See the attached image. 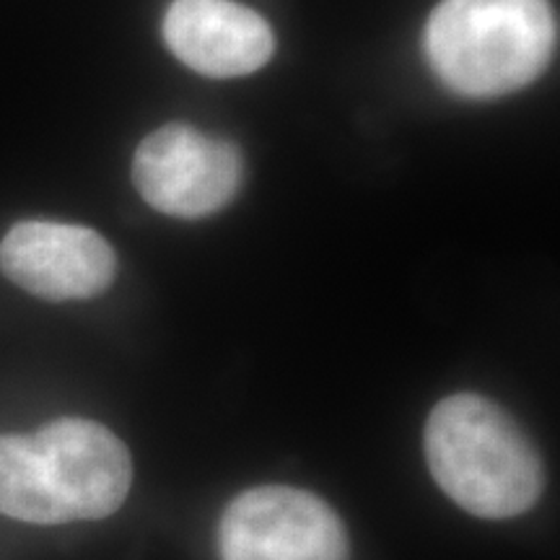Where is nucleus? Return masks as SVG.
<instances>
[{
	"mask_svg": "<svg viewBox=\"0 0 560 560\" xmlns=\"http://www.w3.org/2000/svg\"><path fill=\"white\" fill-rule=\"evenodd\" d=\"M128 446L102 423L60 418L32 436H0V514L30 524L104 520L128 499Z\"/></svg>",
	"mask_w": 560,
	"mask_h": 560,
	"instance_id": "1",
	"label": "nucleus"
},
{
	"mask_svg": "<svg viewBox=\"0 0 560 560\" xmlns=\"http://www.w3.org/2000/svg\"><path fill=\"white\" fill-rule=\"evenodd\" d=\"M423 441L436 486L472 516L514 520L540 501V452L488 397L459 392L441 400L431 410Z\"/></svg>",
	"mask_w": 560,
	"mask_h": 560,
	"instance_id": "2",
	"label": "nucleus"
},
{
	"mask_svg": "<svg viewBox=\"0 0 560 560\" xmlns=\"http://www.w3.org/2000/svg\"><path fill=\"white\" fill-rule=\"evenodd\" d=\"M556 39L548 0H441L423 34L433 73L470 100L527 86L550 66Z\"/></svg>",
	"mask_w": 560,
	"mask_h": 560,
	"instance_id": "3",
	"label": "nucleus"
},
{
	"mask_svg": "<svg viewBox=\"0 0 560 560\" xmlns=\"http://www.w3.org/2000/svg\"><path fill=\"white\" fill-rule=\"evenodd\" d=\"M221 560H348L340 516L310 490L249 488L223 511Z\"/></svg>",
	"mask_w": 560,
	"mask_h": 560,
	"instance_id": "4",
	"label": "nucleus"
},
{
	"mask_svg": "<svg viewBox=\"0 0 560 560\" xmlns=\"http://www.w3.org/2000/svg\"><path fill=\"white\" fill-rule=\"evenodd\" d=\"M132 179L151 208L177 219H202L240 192L242 153L229 140L172 122L138 145Z\"/></svg>",
	"mask_w": 560,
	"mask_h": 560,
	"instance_id": "5",
	"label": "nucleus"
},
{
	"mask_svg": "<svg viewBox=\"0 0 560 560\" xmlns=\"http://www.w3.org/2000/svg\"><path fill=\"white\" fill-rule=\"evenodd\" d=\"M0 270L34 296L75 301L109 289L117 257L100 231L89 226L21 221L0 242Z\"/></svg>",
	"mask_w": 560,
	"mask_h": 560,
	"instance_id": "6",
	"label": "nucleus"
},
{
	"mask_svg": "<svg viewBox=\"0 0 560 560\" xmlns=\"http://www.w3.org/2000/svg\"><path fill=\"white\" fill-rule=\"evenodd\" d=\"M164 39L177 60L210 79L255 73L276 50L268 21L234 0H174Z\"/></svg>",
	"mask_w": 560,
	"mask_h": 560,
	"instance_id": "7",
	"label": "nucleus"
}]
</instances>
